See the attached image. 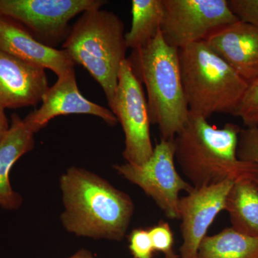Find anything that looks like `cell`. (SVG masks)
<instances>
[{"instance_id":"ffe728a7","label":"cell","mask_w":258,"mask_h":258,"mask_svg":"<svg viewBox=\"0 0 258 258\" xmlns=\"http://www.w3.org/2000/svg\"><path fill=\"white\" fill-rule=\"evenodd\" d=\"M153 247L155 252H161L164 258H180L174 249V234L168 222H159L149 229Z\"/></svg>"},{"instance_id":"d6986e66","label":"cell","mask_w":258,"mask_h":258,"mask_svg":"<svg viewBox=\"0 0 258 258\" xmlns=\"http://www.w3.org/2000/svg\"><path fill=\"white\" fill-rule=\"evenodd\" d=\"M234 116L239 117L245 128L258 126V79L248 85Z\"/></svg>"},{"instance_id":"44dd1931","label":"cell","mask_w":258,"mask_h":258,"mask_svg":"<svg viewBox=\"0 0 258 258\" xmlns=\"http://www.w3.org/2000/svg\"><path fill=\"white\" fill-rule=\"evenodd\" d=\"M237 157L240 160L253 163L257 166L256 183L258 186V126L241 129Z\"/></svg>"},{"instance_id":"30bf717a","label":"cell","mask_w":258,"mask_h":258,"mask_svg":"<svg viewBox=\"0 0 258 258\" xmlns=\"http://www.w3.org/2000/svg\"><path fill=\"white\" fill-rule=\"evenodd\" d=\"M235 181L226 180L219 184L194 188L180 198L178 204L182 244L180 258H197L202 241L219 214L225 210L226 198Z\"/></svg>"},{"instance_id":"ac0fdd59","label":"cell","mask_w":258,"mask_h":258,"mask_svg":"<svg viewBox=\"0 0 258 258\" xmlns=\"http://www.w3.org/2000/svg\"><path fill=\"white\" fill-rule=\"evenodd\" d=\"M132 25L125 34L127 47L132 50L144 46L161 30L164 18L163 0H133Z\"/></svg>"},{"instance_id":"7402d4cb","label":"cell","mask_w":258,"mask_h":258,"mask_svg":"<svg viewBox=\"0 0 258 258\" xmlns=\"http://www.w3.org/2000/svg\"><path fill=\"white\" fill-rule=\"evenodd\" d=\"M129 249L134 258H153L154 251L149 230L135 229L129 236Z\"/></svg>"},{"instance_id":"2e32d148","label":"cell","mask_w":258,"mask_h":258,"mask_svg":"<svg viewBox=\"0 0 258 258\" xmlns=\"http://www.w3.org/2000/svg\"><path fill=\"white\" fill-rule=\"evenodd\" d=\"M225 211L232 228L244 235L258 237V186L254 179L235 181L226 198Z\"/></svg>"},{"instance_id":"7a4b0ae2","label":"cell","mask_w":258,"mask_h":258,"mask_svg":"<svg viewBox=\"0 0 258 258\" xmlns=\"http://www.w3.org/2000/svg\"><path fill=\"white\" fill-rule=\"evenodd\" d=\"M241 129L232 123L217 128L207 118L189 113V119L173 141L175 161L194 188L229 179L256 181L255 164L237 157Z\"/></svg>"},{"instance_id":"8fae6325","label":"cell","mask_w":258,"mask_h":258,"mask_svg":"<svg viewBox=\"0 0 258 258\" xmlns=\"http://www.w3.org/2000/svg\"><path fill=\"white\" fill-rule=\"evenodd\" d=\"M40 108L24 118V122L33 133H37L59 115H92L101 118L109 125L118 123L111 109L89 101L80 92L75 70L57 78V81L42 98Z\"/></svg>"},{"instance_id":"6da1fadb","label":"cell","mask_w":258,"mask_h":258,"mask_svg":"<svg viewBox=\"0 0 258 258\" xmlns=\"http://www.w3.org/2000/svg\"><path fill=\"white\" fill-rule=\"evenodd\" d=\"M60 184L64 207L61 222L68 232L93 239L124 238L134 211L127 194L76 166L61 176Z\"/></svg>"},{"instance_id":"d4e9b609","label":"cell","mask_w":258,"mask_h":258,"mask_svg":"<svg viewBox=\"0 0 258 258\" xmlns=\"http://www.w3.org/2000/svg\"><path fill=\"white\" fill-rule=\"evenodd\" d=\"M68 258H95V257L90 251L82 249H80L77 252Z\"/></svg>"},{"instance_id":"ba28073f","label":"cell","mask_w":258,"mask_h":258,"mask_svg":"<svg viewBox=\"0 0 258 258\" xmlns=\"http://www.w3.org/2000/svg\"><path fill=\"white\" fill-rule=\"evenodd\" d=\"M174 141L161 140L152 157L141 165L115 164L120 176L137 185L154 200L161 211L171 220L179 219L178 204L181 191L194 189L176 171Z\"/></svg>"},{"instance_id":"277c9868","label":"cell","mask_w":258,"mask_h":258,"mask_svg":"<svg viewBox=\"0 0 258 258\" xmlns=\"http://www.w3.org/2000/svg\"><path fill=\"white\" fill-rule=\"evenodd\" d=\"M179 55L189 113L207 119L220 113L235 115L248 83L205 41L179 49Z\"/></svg>"},{"instance_id":"e0dca14e","label":"cell","mask_w":258,"mask_h":258,"mask_svg":"<svg viewBox=\"0 0 258 258\" xmlns=\"http://www.w3.org/2000/svg\"><path fill=\"white\" fill-rule=\"evenodd\" d=\"M197 258H258V237L227 227L207 235L200 243Z\"/></svg>"},{"instance_id":"5b68a950","label":"cell","mask_w":258,"mask_h":258,"mask_svg":"<svg viewBox=\"0 0 258 258\" xmlns=\"http://www.w3.org/2000/svg\"><path fill=\"white\" fill-rule=\"evenodd\" d=\"M124 24L114 13L101 9L84 12L62 44L76 64H81L101 86L108 106L126 59Z\"/></svg>"},{"instance_id":"603a6c76","label":"cell","mask_w":258,"mask_h":258,"mask_svg":"<svg viewBox=\"0 0 258 258\" xmlns=\"http://www.w3.org/2000/svg\"><path fill=\"white\" fill-rule=\"evenodd\" d=\"M228 5L240 21L258 28V0H228Z\"/></svg>"},{"instance_id":"5bb4252c","label":"cell","mask_w":258,"mask_h":258,"mask_svg":"<svg viewBox=\"0 0 258 258\" xmlns=\"http://www.w3.org/2000/svg\"><path fill=\"white\" fill-rule=\"evenodd\" d=\"M205 41L248 85L258 79V28L239 20L215 30Z\"/></svg>"},{"instance_id":"4fadbf2b","label":"cell","mask_w":258,"mask_h":258,"mask_svg":"<svg viewBox=\"0 0 258 258\" xmlns=\"http://www.w3.org/2000/svg\"><path fill=\"white\" fill-rule=\"evenodd\" d=\"M0 50L36 67L49 69L57 78L75 70L67 51L47 46L35 38L23 25L0 14Z\"/></svg>"},{"instance_id":"7c38bea8","label":"cell","mask_w":258,"mask_h":258,"mask_svg":"<svg viewBox=\"0 0 258 258\" xmlns=\"http://www.w3.org/2000/svg\"><path fill=\"white\" fill-rule=\"evenodd\" d=\"M45 70L0 50V107L35 106L48 90Z\"/></svg>"},{"instance_id":"3957f363","label":"cell","mask_w":258,"mask_h":258,"mask_svg":"<svg viewBox=\"0 0 258 258\" xmlns=\"http://www.w3.org/2000/svg\"><path fill=\"white\" fill-rule=\"evenodd\" d=\"M127 60L145 86L151 123L159 128L161 140H174L189 116L179 50L165 41L160 30L149 43L134 50Z\"/></svg>"},{"instance_id":"9a60e30c","label":"cell","mask_w":258,"mask_h":258,"mask_svg":"<svg viewBox=\"0 0 258 258\" xmlns=\"http://www.w3.org/2000/svg\"><path fill=\"white\" fill-rule=\"evenodd\" d=\"M11 118L9 130L0 143V206L16 210L23 204V198L12 187L10 171L20 158L35 148V133L17 113Z\"/></svg>"},{"instance_id":"9c48e42d","label":"cell","mask_w":258,"mask_h":258,"mask_svg":"<svg viewBox=\"0 0 258 258\" xmlns=\"http://www.w3.org/2000/svg\"><path fill=\"white\" fill-rule=\"evenodd\" d=\"M163 4L161 32L178 50L205 41L215 30L239 21L228 0H163Z\"/></svg>"},{"instance_id":"52a82bcc","label":"cell","mask_w":258,"mask_h":258,"mask_svg":"<svg viewBox=\"0 0 258 258\" xmlns=\"http://www.w3.org/2000/svg\"><path fill=\"white\" fill-rule=\"evenodd\" d=\"M104 0H0V14L23 25L32 36L53 47L64 41L76 15L101 9Z\"/></svg>"},{"instance_id":"cb8c5ba5","label":"cell","mask_w":258,"mask_h":258,"mask_svg":"<svg viewBox=\"0 0 258 258\" xmlns=\"http://www.w3.org/2000/svg\"><path fill=\"white\" fill-rule=\"evenodd\" d=\"M10 125L4 108L0 107V143L8 133Z\"/></svg>"},{"instance_id":"8992f818","label":"cell","mask_w":258,"mask_h":258,"mask_svg":"<svg viewBox=\"0 0 258 258\" xmlns=\"http://www.w3.org/2000/svg\"><path fill=\"white\" fill-rule=\"evenodd\" d=\"M142 82L127 58L121 63L118 85L110 109L120 122L125 137L123 157L129 164L141 165L154 153L150 115Z\"/></svg>"}]
</instances>
